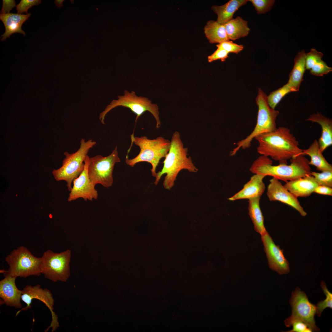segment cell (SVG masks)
Returning a JSON list of instances; mask_svg holds the SVG:
<instances>
[{
  "label": "cell",
  "instance_id": "6da1fadb",
  "mask_svg": "<svg viewBox=\"0 0 332 332\" xmlns=\"http://www.w3.org/2000/svg\"><path fill=\"white\" fill-rule=\"evenodd\" d=\"M255 139L259 143L257 152L278 161L280 164H287L288 159L302 155L296 138L287 127H279Z\"/></svg>",
  "mask_w": 332,
  "mask_h": 332
},
{
  "label": "cell",
  "instance_id": "7a4b0ae2",
  "mask_svg": "<svg viewBox=\"0 0 332 332\" xmlns=\"http://www.w3.org/2000/svg\"><path fill=\"white\" fill-rule=\"evenodd\" d=\"M170 141V148L163 161V167L157 173L154 182L155 184L157 185L162 176L166 174L163 185L164 188L168 190L174 186L177 175L181 170L186 169L191 172H196L198 171L191 157L188 156V148L184 147L180 132L175 131Z\"/></svg>",
  "mask_w": 332,
  "mask_h": 332
},
{
  "label": "cell",
  "instance_id": "3957f363",
  "mask_svg": "<svg viewBox=\"0 0 332 332\" xmlns=\"http://www.w3.org/2000/svg\"><path fill=\"white\" fill-rule=\"evenodd\" d=\"M290 161L289 165H273L269 157L261 155L254 161L250 170L254 174L272 176L286 182L311 175L309 161L304 155L293 157Z\"/></svg>",
  "mask_w": 332,
  "mask_h": 332
},
{
  "label": "cell",
  "instance_id": "277c9868",
  "mask_svg": "<svg viewBox=\"0 0 332 332\" xmlns=\"http://www.w3.org/2000/svg\"><path fill=\"white\" fill-rule=\"evenodd\" d=\"M132 143L139 146L140 151L138 154L132 159H129L127 155L125 160L126 164L133 167L136 164L142 162L150 163L152 166V176L156 177V170L160 160L165 158L170 149L171 141L162 136L150 139L146 136H135L133 133L131 135Z\"/></svg>",
  "mask_w": 332,
  "mask_h": 332
},
{
  "label": "cell",
  "instance_id": "5b68a950",
  "mask_svg": "<svg viewBox=\"0 0 332 332\" xmlns=\"http://www.w3.org/2000/svg\"><path fill=\"white\" fill-rule=\"evenodd\" d=\"M256 103L258 110L255 126L249 135L237 143L236 147L230 152L231 156L235 155L240 149L249 148L254 138L261 134L273 131L277 128L276 120L279 112L270 107L267 96L259 88L256 98Z\"/></svg>",
  "mask_w": 332,
  "mask_h": 332
},
{
  "label": "cell",
  "instance_id": "8992f818",
  "mask_svg": "<svg viewBox=\"0 0 332 332\" xmlns=\"http://www.w3.org/2000/svg\"><path fill=\"white\" fill-rule=\"evenodd\" d=\"M96 142L91 139L86 141L81 139L79 148L75 152L70 154L64 153L65 158L62 161V166L53 169L52 173L57 181L64 180L67 183L68 190L72 188L73 180L78 177L85 168V160L89 150L95 146Z\"/></svg>",
  "mask_w": 332,
  "mask_h": 332
},
{
  "label": "cell",
  "instance_id": "52a82bcc",
  "mask_svg": "<svg viewBox=\"0 0 332 332\" xmlns=\"http://www.w3.org/2000/svg\"><path fill=\"white\" fill-rule=\"evenodd\" d=\"M8 266L6 275L26 278L40 276L41 259L33 255L26 247L20 246L12 250L5 259Z\"/></svg>",
  "mask_w": 332,
  "mask_h": 332
},
{
  "label": "cell",
  "instance_id": "ba28073f",
  "mask_svg": "<svg viewBox=\"0 0 332 332\" xmlns=\"http://www.w3.org/2000/svg\"><path fill=\"white\" fill-rule=\"evenodd\" d=\"M118 99L113 100L108 105L104 110L99 115L101 122L105 124L104 120L107 114L114 108L122 106L128 108L136 115L135 122L138 118L147 111L150 112L153 116L156 121V128H159L161 125L160 112L158 105L153 104L148 98L141 96H138L133 91L129 92L125 90L123 95L119 96Z\"/></svg>",
  "mask_w": 332,
  "mask_h": 332
},
{
  "label": "cell",
  "instance_id": "9c48e42d",
  "mask_svg": "<svg viewBox=\"0 0 332 332\" xmlns=\"http://www.w3.org/2000/svg\"><path fill=\"white\" fill-rule=\"evenodd\" d=\"M71 257L70 250L59 253L46 251L41 257L42 274L52 282H66L70 275Z\"/></svg>",
  "mask_w": 332,
  "mask_h": 332
},
{
  "label": "cell",
  "instance_id": "30bf717a",
  "mask_svg": "<svg viewBox=\"0 0 332 332\" xmlns=\"http://www.w3.org/2000/svg\"><path fill=\"white\" fill-rule=\"evenodd\" d=\"M289 303L291 314L284 321L286 327H290L295 321H301L306 323L313 332L320 331L314 320L316 310L315 305L309 301L305 293L299 287H296L292 292Z\"/></svg>",
  "mask_w": 332,
  "mask_h": 332
},
{
  "label": "cell",
  "instance_id": "8fae6325",
  "mask_svg": "<svg viewBox=\"0 0 332 332\" xmlns=\"http://www.w3.org/2000/svg\"><path fill=\"white\" fill-rule=\"evenodd\" d=\"M120 162L117 147L107 156L98 155L89 157L88 172L91 181L95 186L99 184L106 188L111 187L113 182L114 165Z\"/></svg>",
  "mask_w": 332,
  "mask_h": 332
},
{
  "label": "cell",
  "instance_id": "7c38bea8",
  "mask_svg": "<svg viewBox=\"0 0 332 332\" xmlns=\"http://www.w3.org/2000/svg\"><path fill=\"white\" fill-rule=\"evenodd\" d=\"M22 290L21 300L26 304V306L19 310L16 316L22 310H27L31 307L32 300L37 299L43 302L49 310L52 315V320L50 326L47 329L48 331L52 328V331H55L59 326L58 318L53 311L54 301L51 291L46 288L43 289L39 284L32 286L27 285Z\"/></svg>",
  "mask_w": 332,
  "mask_h": 332
},
{
  "label": "cell",
  "instance_id": "4fadbf2b",
  "mask_svg": "<svg viewBox=\"0 0 332 332\" xmlns=\"http://www.w3.org/2000/svg\"><path fill=\"white\" fill-rule=\"evenodd\" d=\"M89 158L87 155L85 160L83 171L78 177L73 180V186L68 199L69 202L79 198H82L85 201H92L98 199V194L95 188V185L91 181L88 176V168Z\"/></svg>",
  "mask_w": 332,
  "mask_h": 332
},
{
  "label": "cell",
  "instance_id": "5bb4252c",
  "mask_svg": "<svg viewBox=\"0 0 332 332\" xmlns=\"http://www.w3.org/2000/svg\"><path fill=\"white\" fill-rule=\"evenodd\" d=\"M261 236L269 267L280 275L288 273L290 271L289 264L283 250L275 243L267 231Z\"/></svg>",
  "mask_w": 332,
  "mask_h": 332
},
{
  "label": "cell",
  "instance_id": "9a60e30c",
  "mask_svg": "<svg viewBox=\"0 0 332 332\" xmlns=\"http://www.w3.org/2000/svg\"><path fill=\"white\" fill-rule=\"evenodd\" d=\"M267 194L270 201H278L293 208L302 216L307 213L300 205L298 198L288 191L277 179L273 177L270 180Z\"/></svg>",
  "mask_w": 332,
  "mask_h": 332
},
{
  "label": "cell",
  "instance_id": "2e32d148",
  "mask_svg": "<svg viewBox=\"0 0 332 332\" xmlns=\"http://www.w3.org/2000/svg\"><path fill=\"white\" fill-rule=\"evenodd\" d=\"M16 278L6 275L0 281V304H6L17 309L22 307L21 302L22 290L15 284Z\"/></svg>",
  "mask_w": 332,
  "mask_h": 332
},
{
  "label": "cell",
  "instance_id": "e0dca14e",
  "mask_svg": "<svg viewBox=\"0 0 332 332\" xmlns=\"http://www.w3.org/2000/svg\"><path fill=\"white\" fill-rule=\"evenodd\" d=\"M265 176L262 175L254 174L241 190L228 199L233 201L261 197L265 189V185L263 181Z\"/></svg>",
  "mask_w": 332,
  "mask_h": 332
},
{
  "label": "cell",
  "instance_id": "ac0fdd59",
  "mask_svg": "<svg viewBox=\"0 0 332 332\" xmlns=\"http://www.w3.org/2000/svg\"><path fill=\"white\" fill-rule=\"evenodd\" d=\"M283 185L298 198L310 196L318 185L314 177L310 175L287 181Z\"/></svg>",
  "mask_w": 332,
  "mask_h": 332
},
{
  "label": "cell",
  "instance_id": "d6986e66",
  "mask_svg": "<svg viewBox=\"0 0 332 332\" xmlns=\"http://www.w3.org/2000/svg\"><path fill=\"white\" fill-rule=\"evenodd\" d=\"M31 14H19L9 13L7 14H1L0 19L3 22L5 28V31L1 37V40H5L7 38L14 33H18L24 36L25 33L22 29L24 23L30 17Z\"/></svg>",
  "mask_w": 332,
  "mask_h": 332
},
{
  "label": "cell",
  "instance_id": "ffe728a7",
  "mask_svg": "<svg viewBox=\"0 0 332 332\" xmlns=\"http://www.w3.org/2000/svg\"><path fill=\"white\" fill-rule=\"evenodd\" d=\"M318 124L322 129L321 135L318 142L321 152L322 153L332 144V120L317 112L310 116L306 120Z\"/></svg>",
  "mask_w": 332,
  "mask_h": 332
},
{
  "label": "cell",
  "instance_id": "44dd1931",
  "mask_svg": "<svg viewBox=\"0 0 332 332\" xmlns=\"http://www.w3.org/2000/svg\"><path fill=\"white\" fill-rule=\"evenodd\" d=\"M248 1V0H230L222 6H213L211 9L217 15L216 21L224 24L233 19L235 12Z\"/></svg>",
  "mask_w": 332,
  "mask_h": 332
},
{
  "label": "cell",
  "instance_id": "7402d4cb",
  "mask_svg": "<svg viewBox=\"0 0 332 332\" xmlns=\"http://www.w3.org/2000/svg\"><path fill=\"white\" fill-rule=\"evenodd\" d=\"M322 153L320 150L318 141L315 140L308 148L302 150V154L309 156L310 158L309 165L315 166L318 171L332 172V165L327 162Z\"/></svg>",
  "mask_w": 332,
  "mask_h": 332
},
{
  "label": "cell",
  "instance_id": "603a6c76",
  "mask_svg": "<svg viewBox=\"0 0 332 332\" xmlns=\"http://www.w3.org/2000/svg\"><path fill=\"white\" fill-rule=\"evenodd\" d=\"M306 54L304 50L299 51L294 58L293 67L289 74L288 82L297 90H299L306 69Z\"/></svg>",
  "mask_w": 332,
  "mask_h": 332
},
{
  "label": "cell",
  "instance_id": "cb8c5ba5",
  "mask_svg": "<svg viewBox=\"0 0 332 332\" xmlns=\"http://www.w3.org/2000/svg\"><path fill=\"white\" fill-rule=\"evenodd\" d=\"M224 25L229 39L232 41L247 36L250 31L248 21L240 16L233 18Z\"/></svg>",
  "mask_w": 332,
  "mask_h": 332
},
{
  "label": "cell",
  "instance_id": "d4e9b609",
  "mask_svg": "<svg viewBox=\"0 0 332 332\" xmlns=\"http://www.w3.org/2000/svg\"><path fill=\"white\" fill-rule=\"evenodd\" d=\"M204 33L210 43L219 44L230 40L224 24L216 21H208L204 28Z\"/></svg>",
  "mask_w": 332,
  "mask_h": 332
},
{
  "label": "cell",
  "instance_id": "484cf974",
  "mask_svg": "<svg viewBox=\"0 0 332 332\" xmlns=\"http://www.w3.org/2000/svg\"><path fill=\"white\" fill-rule=\"evenodd\" d=\"M261 197L249 200V215L252 220L255 230L261 235L267 231L264 225V218L260 207Z\"/></svg>",
  "mask_w": 332,
  "mask_h": 332
},
{
  "label": "cell",
  "instance_id": "4316f807",
  "mask_svg": "<svg viewBox=\"0 0 332 332\" xmlns=\"http://www.w3.org/2000/svg\"><path fill=\"white\" fill-rule=\"evenodd\" d=\"M297 91L288 82L282 87L271 92L267 96V100L270 107L273 109L282 99L286 95L293 92Z\"/></svg>",
  "mask_w": 332,
  "mask_h": 332
},
{
  "label": "cell",
  "instance_id": "83f0119b",
  "mask_svg": "<svg viewBox=\"0 0 332 332\" xmlns=\"http://www.w3.org/2000/svg\"><path fill=\"white\" fill-rule=\"evenodd\" d=\"M321 287L326 296L323 300L320 301L315 305L316 314L320 317L323 310L326 308H332V294L328 290L326 283L324 281L321 282Z\"/></svg>",
  "mask_w": 332,
  "mask_h": 332
},
{
  "label": "cell",
  "instance_id": "f1b7e54d",
  "mask_svg": "<svg viewBox=\"0 0 332 332\" xmlns=\"http://www.w3.org/2000/svg\"><path fill=\"white\" fill-rule=\"evenodd\" d=\"M311 175L314 177L318 185L332 187V172L324 171L319 173L311 171Z\"/></svg>",
  "mask_w": 332,
  "mask_h": 332
},
{
  "label": "cell",
  "instance_id": "f546056e",
  "mask_svg": "<svg viewBox=\"0 0 332 332\" xmlns=\"http://www.w3.org/2000/svg\"><path fill=\"white\" fill-rule=\"evenodd\" d=\"M255 7L257 14H262L270 11L274 4V0H248Z\"/></svg>",
  "mask_w": 332,
  "mask_h": 332
},
{
  "label": "cell",
  "instance_id": "4dcf8cb0",
  "mask_svg": "<svg viewBox=\"0 0 332 332\" xmlns=\"http://www.w3.org/2000/svg\"><path fill=\"white\" fill-rule=\"evenodd\" d=\"M323 54L315 49H311L309 52L306 54V69L310 70L316 63L322 60Z\"/></svg>",
  "mask_w": 332,
  "mask_h": 332
},
{
  "label": "cell",
  "instance_id": "1f68e13d",
  "mask_svg": "<svg viewBox=\"0 0 332 332\" xmlns=\"http://www.w3.org/2000/svg\"><path fill=\"white\" fill-rule=\"evenodd\" d=\"M332 71V67L328 66L325 61L321 60L312 67L310 70V73L314 76H322Z\"/></svg>",
  "mask_w": 332,
  "mask_h": 332
},
{
  "label": "cell",
  "instance_id": "d6a6232c",
  "mask_svg": "<svg viewBox=\"0 0 332 332\" xmlns=\"http://www.w3.org/2000/svg\"><path fill=\"white\" fill-rule=\"evenodd\" d=\"M216 46L217 48L223 49L229 53H232L236 54H238L244 48L243 45L237 44L230 40L218 44Z\"/></svg>",
  "mask_w": 332,
  "mask_h": 332
},
{
  "label": "cell",
  "instance_id": "836d02e7",
  "mask_svg": "<svg viewBox=\"0 0 332 332\" xmlns=\"http://www.w3.org/2000/svg\"><path fill=\"white\" fill-rule=\"evenodd\" d=\"M41 0H21L16 6L17 14H22L23 12L28 13V10L33 6L40 4Z\"/></svg>",
  "mask_w": 332,
  "mask_h": 332
},
{
  "label": "cell",
  "instance_id": "e575fe53",
  "mask_svg": "<svg viewBox=\"0 0 332 332\" xmlns=\"http://www.w3.org/2000/svg\"><path fill=\"white\" fill-rule=\"evenodd\" d=\"M229 53L223 49L217 48L212 54L208 56V61L211 62L218 59H220L222 62L224 61L228 57Z\"/></svg>",
  "mask_w": 332,
  "mask_h": 332
},
{
  "label": "cell",
  "instance_id": "d590c367",
  "mask_svg": "<svg viewBox=\"0 0 332 332\" xmlns=\"http://www.w3.org/2000/svg\"><path fill=\"white\" fill-rule=\"evenodd\" d=\"M291 326L292 329L286 332H312V330L304 322L301 321L293 322Z\"/></svg>",
  "mask_w": 332,
  "mask_h": 332
},
{
  "label": "cell",
  "instance_id": "8d00e7d4",
  "mask_svg": "<svg viewBox=\"0 0 332 332\" xmlns=\"http://www.w3.org/2000/svg\"><path fill=\"white\" fill-rule=\"evenodd\" d=\"M16 1L14 0H3L2 5L1 11V14H7L13 8L16 7Z\"/></svg>",
  "mask_w": 332,
  "mask_h": 332
},
{
  "label": "cell",
  "instance_id": "74e56055",
  "mask_svg": "<svg viewBox=\"0 0 332 332\" xmlns=\"http://www.w3.org/2000/svg\"><path fill=\"white\" fill-rule=\"evenodd\" d=\"M314 192L317 194L332 196V188L323 186L318 185L315 189Z\"/></svg>",
  "mask_w": 332,
  "mask_h": 332
},
{
  "label": "cell",
  "instance_id": "f35d334b",
  "mask_svg": "<svg viewBox=\"0 0 332 332\" xmlns=\"http://www.w3.org/2000/svg\"><path fill=\"white\" fill-rule=\"evenodd\" d=\"M63 1V0H56L54 3L58 7L60 8L62 6Z\"/></svg>",
  "mask_w": 332,
  "mask_h": 332
}]
</instances>
